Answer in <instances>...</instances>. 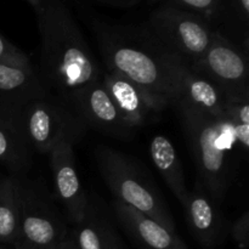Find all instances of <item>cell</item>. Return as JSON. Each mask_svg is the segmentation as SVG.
Masks as SVG:
<instances>
[{"instance_id": "cell-1", "label": "cell", "mask_w": 249, "mask_h": 249, "mask_svg": "<svg viewBox=\"0 0 249 249\" xmlns=\"http://www.w3.org/2000/svg\"><path fill=\"white\" fill-rule=\"evenodd\" d=\"M40 33L38 75L48 91L60 99L101 79L104 70L90 50L63 0H41L36 11Z\"/></svg>"}, {"instance_id": "cell-2", "label": "cell", "mask_w": 249, "mask_h": 249, "mask_svg": "<svg viewBox=\"0 0 249 249\" xmlns=\"http://www.w3.org/2000/svg\"><path fill=\"white\" fill-rule=\"evenodd\" d=\"M106 71L118 73L152 96L174 101V56L155 38L146 23L95 24Z\"/></svg>"}, {"instance_id": "cell-3", "label": "cell", "mask_w": 249, "mask_h": 249, "mask_svg": "<svg viewBox=\"0 0 249 249\" xmlns=\"http://www.w3.org/2000/svg\"><path fill=\"white\" fill-rule=\"evenodd\" d=\"M187 142L196 163L201 186L215 203L228 194L242 150L236 135L235 123L225 113L213 116L177 107Z\"/></svg>"}, {"instance_id": "cell-4", "label": "cell", "mask_w": 249, "mask_h": 249, "mask_svg": "<svg viewBox=\"0 0 249 249\" xmlns=\"http://www.w3.org/2000/svg\"><path fill=\"white\" fill-rule=\"evenodd\" d=\"M95 160L114 201L152 219L167 230L177 232L175 220L153 180L133 158L121 151L99 146Z\"/></svg>"}, {"instance_id": "cell-5", "label": "cell", "mask_w": 249, "mask_h": 249, "mask_svg": "<svg viewBox=\"0 0 249 249\" xmlns=\"http://www.w3.org/2000/svg\"><path fill=\"white\" fill-rule=\"evenodd\" d=\"M71 226L46 187L19 177V224L15 249H57L68 240Z\"/></svg>"}, {"instance_id": "cell-6", "label": "cell", "mask_w": 249, "mask_h": 249, "mask_svg": "<svg viewBox=\"0 0 249 249\" xmlns=\"http://www.w3.org/2000/svg\"><path fill=\"white\" fill-rule=\"evenodd\" d=\"M18 119L34 152L43 155H49L61 141L79 142L88 129L71 106L51 92L22 107Z\"/></svg>"}, {"instance_id": "cell-7", "label": "cell", "mask_w": 249, "mask_h": 249, "mask_svg": "<svg viewBox=\"0 0 249 249\" xmlns=\"http://www.w3.org/2000/svg\"><path fill=\"white\" fill-rule=\"evenodd\" d=\"M145 23L168 53L191 67L202 60L213 39V27L203 17L169 5H160Z\"/></svg>"}, {"instance_id": "cell-8", "label": "cell", "mask_w": 249, "mask_h": 249, "mask_svg": "<svg viewBox=\"0 0 249 249\" xmlns=\"http://www.w3.org/2000/svg\"><path fill=\"white\" fill-rule=\"evenodd\" d=\"M192 68L215 83L228 96L249 92L247 53L220 32L214 31L208 50Z\"/></svg>"}, {"instance_id": "cell-9", "label": "cell", "mask_w": 249, "mask_h": 249, "mask_svg": "<svg viewBox=\"0 0 249 249\" xmlns=\"http://www.w3.org/2000/svg\"><path fill=\"white\" fill-rule=\"evenodd\" d=\"M63 101L84 122L87 128L119 140L134 138V130L122 117L101 79L71 92Z\"/></svg>"}, {"instance_id": "cell-10", "label": "cell", "mask_w": 249, "mask_h": 249, "mask_svg": "<svg viewBox=\"0 0 249 249\" xmlns=\"http://www.w3.org/2000/svg\"><path fill=\"white\" fill-rule=\"evenodd\" d=\"M74 145L73 141H61L49 153L53 181V195L70 226H75L82 221L89 204V196L77 172Z\"/></svg>"}, {"instance_id": "cell-11", "label": "cell", "mask_w": 249, "mask_h": 249, "mask_svg": "<svg viewBox=\"0 0 249 249\" xmlns=\"http://www.w3.org/2000/svg\"><path fill=\"white\" fill-rule=\"evenodd\" d=\"M174 56V55H173ZM174 71V101L173 107H185L203 113H225L229 96L220 87L195 71L177 56L173 62Z\"/></svg>"}, {"instance_id": "cell-12", "label": "cell", "mask_w": 249, "mask_h": 249, "mask_svg": "<svg viewBox=\"0 0 249 249\" xmlns=\"http://www.w3.org/2000/svg\"><path fill=\"white\" fill-rule=\"evenodd\" d=\"M101 83L124 121L134 129L143 128L169 107L118 73L104 71Z\"/></svg>"}, {"instance_id": "cell-13", "label": "cell", "mask_w": 249, "mask_h": 249, "mask_svg": "<svg viewBox=\"0 0 249 249\" xmlns=\"http://www.w3.org/2000/svg\"><path fill=\"white\" fill-rule=\"evenodd\" d=\"M187 226L197 242L207 249H214L224 242L226 221L215 203L199 184L187 195L184 204Z\"/></svg>"}, {"instance_id": "cell-14", "label": "cell", "mask_w": 249, "mask_h": 249, "mask_svg": "<svg viewBox=\"0 0 249 249\" xmlns=\"http://www.w3.org/2000/svg\"><path fill=\"white\" fill-rule=\"evenodd\" d=\"M114 216L125 235L140 249H189L177 232L167 230L135 209L114 201Z\"/></svg>"}, {"instance_id": "cell-15", "label": "cell", "mask_w": 249, "mask_h": 249, "mask_svg": "<svg viewBox=\"0 0 249 249\" xmlns=\"http://www.w3.org/2000/svg\"><path fill=\"white\" fill-rule=\"evenodd\" d=\"M49 92L33 66L0 63V113L17 114L28 102Z\"/></svg>"}, {"instance_id": "cell-16", "label": "cell", "mask_w": 249, "mask_h": 249, "mask_svg": "<svg viewBox=\"0 0 249 249\" xmlns=\"http://www.w3.org/2000/svg\"><path fill=\"white\" fill-rule=\"evenodd\" d=\"M71 233L77 249H124L108 216L90 197L84 218L71 226Z\"/></svg>"}, {"instance_id": "cell-17", "label": "cell", "mask_w": 249, "mask_h": 249, "mask_svg": "<svg viewBox=\"0 0 249 249\" xmlns=\"http://www.w3.org/2000/svg\"><path fill=\"white\" fill-rule=\"evenodd\" d=\"M33 153L19 123L18 113H0V163L15 177H23L31 169Z\"/></svg>"}, {"instance_id": "cell-18", "label": "cell", "mask_w": 249, "mask_h": 249, "mask_svg": "<svg viewBox=\"0 0 249 249\" xmlns=\"http://www.w3.org/2000/svg\"><path fill=\"white\" fill-rule=\"evenodd\" d=\"M150 157L172 194L182 206L189 190L185 181L182 163L172 141L163 135L153 136L150 141Z\"/></svg>"}, {"instance_id": "cell-19", "label": "cell", "mask_w": 249, "mask_h": 249, "mask_svg": "<svg viewBox=\"0 0 249 249\" xmlns=\"http://www.w3.org/2000/svg\"><path fill=\"white\" fill-rule=\"evenodd\" d=\"M214 31L247 53L249 36V0H219Z\"/></svg>"}, {"instance_id": "cell-20", "label": "cell", "mask_w": 249, "mask_h": 249, "mask_svg": "<svg viewBox=\"0 0 249 249\" xmlns=\"http://www.w3.org/2000/svg\"><path fill=\"white\" fill-rule=\"evenodd\" d=\"M19 224V177L0 179V245H14Z\"/></svg>"}, {"instance_id": "cell-21", "label": "cell", "mask_w": 249, "mask_h": 249, "mask_svg": "<svg viewBox=\"0 0 249 249\" xmlns=\"http://www.w3.org/2000/svg\"><path fill=\"white\" fill-rule=\"evenodd\" d=\"M148 2H158L160 5H169L185 11L194 12L203 17L212 27L215 26L216 14H218L219 0H147Z\"/></svg>"}, {"instance_id": "cell-22", "label": "cell", "mask_w": 249, "mask_h": 249, "mask_svg": "<svg viewBox=\"0 0 249 249\" xmlns=\"http://www.w3.org/2000/svg\"><path fill=\"white\" fill-rule=\"evenodd\" d=\"M0 63L1 65L18 66V67H28L31 65L28 55L17 48L16 45L7 40L0 34Z\"/></svg>"}, {"instance_id": "cell-23", "label": "cell", "mask_w": 249, "mask_h": 249, "mask_svg": "<svg viewBox=\"0 0 249 249\" xmlns=\"http://www.w3.org/2000/svg\"><path fill=\"white\" fill-rule=\"evenodd\" d=\"M230 232L240 249H247L249 242V213L245 212L230 229Z\"/></svg>"}, {"instance_id": "cell-24", "label": "cell", "mask_w": 249, "mask_h": 249, "mask_svg": "<svg viewBox=\"0 0 249 249\" xmlns=\"http://www.w3.org/2000/svg\"><path fill=\"white\" fill-rule=\"evenodd\" d=\"M101 5L111 7H118V9H129V7L136 6L142 0H94Z\"/></svg>"}, {"instance_id": "cell-25", "label": "cell", "mask_w": 249, "mask_h": 249, "mask_svg": "<svg viewBox=\"0 0 249 249\" xmlns=\"http://www.w3.org/2000/svg\"><path fill=\"white\" fill-rule=\"evenodd\" d=\"M57 249H77V247H75V245H74V241H73L72 233H70V237H68V240L66 241V242Z\"/></svg>"}, {"instance_id": "cell-26", "label": "cell", "mask_w": 249, "mask_h": 249, "mask_svg": "<svg viewBox=\"0 0 249 249\" xmlns=\"http://www.w3.org/2000/svg\"><path fill=\"white\" fill-rule=\"evenodd\" d=\"M27 1L32 5V7L34 9V11H36V10H38L41 5V0H27Z\"/></svg>"}, {"instance_id": "cell-27", "label": "cell", "mask_w": 249, "mask_h": 249, "mask_svg": "<svg viewBox=\"0 0 249 249\" xmlns=\"http://www.w3.org/2000/svg\"><path fill=\"white\" fill-rule=\"evenodd\" d=\"M0 249H6V248H5L2 245H0Z\"/></svg>"}]
</instances>
